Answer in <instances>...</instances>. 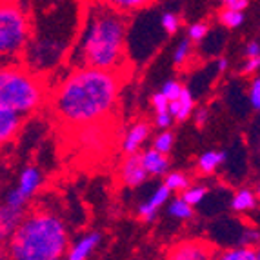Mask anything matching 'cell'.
<instances>
[{"label":"cell","mask_w":260,"mask_h":260,"mask_svg":"<svg viewBox=\"0 0 260 260\" xmlns=\"http://www.w3.org/2000/svg\"><path fill=\"white\" fill-rule=\"evenodd\" d=\"M124 77L126 70L77 68L53 93V115L71 127L96 124L117 106Z\"/></svg>","instance_id":"cell-1"},{"label":"cell","mask_w":260,"mask_h":260,"mask_svg":"<svg viewBox=\"0 0 260 260\" xmlns=\"http://www.w3.org/2000/svg\"><path fill=\"white\" fill-rule=\"evenodd\" d=\"M126 37L127 15L95 0L84 15L71 64L77 68L126 70Z\"/></svg>","instance_id":"cell-2"},{"label":"cell","mask_w":260,"mask_h":260,"mask_svg":"<svg viewBox=\"0 0 260 260\" xmlns=\"http://www.w3.org/2000/svg\"><path fill=\"white\" fill-rule=\"evenodd\" d=\"M9 260H62L68 251V231L55 213L39 209L24 217L9 239Z\"/></svg>","instance_id":"cell-3"},{"label":"cell","mask_w":260,"mask_h":260,"mask_svg":"<svg viewBox=\"0 0 260 260\" xmlns=\"http://www.w3.org/2000/svg\"><path fill=\"white\" fill-rule=\"evenodd\" d=\"M46 96V86L39 73L26 66L9 64L0 73V108H8L20 115L39 109Z\"/></svg>","instance_id":"cell-4"},{"label":"cell","mask_w":260,"mask_h":260,"mask_svg":"<svg viewBox=\"0 0 260 260\" xmlns=\"http://www.w3.org/2000/svg\"><path fill=\"white\" fill-rule=\"evenodd\" d=\"M29 42V20L15 0H2L0 8V53L18 56Z\"/></svg>","instance_id":"cell-5"},{"label":"cell","mask_w":260,"mask_h":260,"mask_svg":"<svg viewBox=\"0 0 260 260\" xmlns=\"http://www.w3.org/2000/svg\"><path fill=\"white\" fill-rule=\"evenodd\" d=\"M217 251L215 246L208 240L191 239L175 244L168 251L166 260H215Z\"/></svg>","instance_id":"cell-6"},{"label":"cell","mask_w":260,"mask_h":260,"mask_svg":"<svg viewBox=\"0 0 260 260\" xmlns=\"http://www.w3.org/2000/svg\"><path fill=\"white\" fill-rule=\"evenodd\" d=\"M39 186H40V171L37 168H26L20 175L17 189H13L8 195L6 204L11 206V208L24 209L26 202L31 199V195L39 189Z\"/></svg>","instance_id":"cell-7"},{"label":"cell","mask_w":260,"mask_h":260,"mask_svg":"<svg viewBox=\"0 0 260 260\" xmlns=\"http://www.w3.org/2000/svg\"><path fill=\"white\" fill-rule=\"evenodd\" d=\"M148 169L144 166L142 155L139 153H131V155L126 156V160L122 162L120 166V180L126 186L129 187H137L146 180L148 177Z\"/></svg>","instance_id":"cell-8"},{"label":"cell","mask_w":260,"mask_h":260,"mask_svg":"<svg viewBox=\"0 0 260 260\" xmlns=\"http://www.w3.org/2000/svg\"><path fill=\"white\" fill-rule=\"evenodd\" d=\"M20 113L8 108H0V139H2V142L6 144L9 140H13L15 135L20 129Z\"/></svg>","instance_id":"cell-9"},{"label":"cell","mask_w":260,"mask_h":260,"mask_svg":"<svg viewBox=\"0 0 260 260\" xmlns=\"http://www.w3.org/2000/svg\"><path fill=\"white\" fill-rule=\"evenodd\" d=\"M24 209L11 208V206L4 204L2 211H0V231H2V239H8L17 231V228L24 220Z\"/></svg>","instance_id":"cell-10"},{"label":"cell","mask_w":260,"mask_h":260,"mask_svg":"<svg viewBox=\"0 0 260 260\" xmlns=\"http://www.w3.org/2000/svg\"><path fill=\"white\" fill-rule=\"evenodd\" d=\"M149 131H151V127H149L148 122H137V124H133V126L127 129L126 139H124V142H122L124 151H126L127 155L137 153V149L142 146L144 140L148 139Z\"/></svg>","instance_id":"cell-11"},{"label":"cell","mask_w":260,"mask_h":260,"mask_svg":"<svg viewBox=\"0 0 260 260\" xmlns=\"http://www.w3.org/2000/svg\"><path fill=\"white\" fill-rule=\"evenodd\" d=\"M169 191L171 189H169L166 184L162 187H158V189L151 195V199L146 200V202L139 208V217L142 218V220H153V217H155V213L158 211V208L168 200Z\"/></svg>","instance_id":"cell-12"},{"label":"cell","mask_w":260,"mask_h":260,"mask_svg":"<svg viewBox=\"0 0 260 260\" xmlns=\"http://www.w3.org/2000/svg\"><path fill=\"white\" fill-rule=\"evenodd\" d=\"M99 242H100L99 233H89L86 237H82V239L71 247V251L68 253V260H87V256L91 255Z\"/></svg>","instance_id":"cell-13"},{"label":"cell","mask_w":260,"mask_h":260,"mask_svg":"<svg viewBox=\"0 0 260 260\" xmlns=\"http://www.w3.org/2000/svg\"><path fill=\"white\" fill-rule=\"evenodd\" d=\"M142 160H144V166H146L149 175H164L169 168L168 156H166L164 153L156 151L155 148L144 153Z\"/></svg>","instance_id":"cell-14"},{"label":"cell","mask_w":260,"mask_h":260,"mask_svg":"<svg viewBox=\"0 0 260 260\" xmlns=\"http://www.w3.org/2000/svg\"><path fill=\"white\" fill-rule=\"evenodd\" d=\"M169 111L177 120H186L189 117L191 111H193V96H191L189 89L184 87L182 95L178 96L177 100H173V102H169Z\"/></svg>","instance_id":"cell-15"},{"label":"cell","mask_w":260,"mask_h":260,"mask_svg":"<svg viewBox=\"0 0 260 260\" xmlns=\"http://www.w3.org/2000/svg\"><path fill=\"white\" fill-rule=\"evenodd\" d=\"M153 108H155V117H156V126L158 127H168L173 120V115L169 111V100L164 96V93H156L153 96Z\"/></svg>","instance_id":"cell-16"},{"label":"cell","mask_w":260,"mask_h":260,"mask_svg":"<svg viewBox=\"0 0 260 260\" xmlns=\"http://www.w3.org/2000/svg\"><path fill=\"white\" fill-rule=\"evenodd\" d=\"M102 4L109 6V8L122 11V13H135V11H140V9H146L148 6H151L155 0H99Z\"/></svg>","instance_id":"cell-17"},{"label":"cell","mask_w":260,"mask_h":260,"mask_svg":"<svg viewBox=\"0 0 260 260\" xmlns=\"http://www.w3.org/2000/svg\"><path fill=\"white\" fill-rule=\"evenodd\" d=\"M215 260H256V249H253L251 246L230 247V249L217 253Z\"/></svg>","instance_id":"cell-18"},{"label":"cell","mask_w":260,"mask_h":260,"mask_svg":"<svg viewBox=\"0 0 260 260\" xmlns=\"http://www.w3.org/2000/svg\"><path fill=\"white\" fill-rule=\"evenodd\" d=\"M255 206H256V195L251 189L237 191L235 197H233V200H231V208L239 213L249 211V209H253Z\"/></svg>","instance_id":"cell-19"},{"label":"cell","mask_w":260,"mask_h":260,"mask_svg":"<svg viewBox=\"0 0 260 260\" xmlns=\"http://www.w3.org/2000/svg\"><path fill=\"white\" fill-rule=\"evenodd\" d=\"M225 155L220 151H208L204 153V155L199 158V171H202V173H213L215 169L218 168V166L224 162Z\"/></svg>","instance_id":"cell-20"},{"label":"cell","mask_w":260,"mask_h":260,"mask_svg":"<svg viewBox=\"0 0 260 260\" xmlns=\"http://www.w3.org/2000/svg\"><path fill=\"white\" fill-rule=\"evenodd\" d=\"M218 20L222 22V26L235 29V27H239L244 22V11H235V9L224 8L220 13H218Z\"/></svg>","instance_id":"cell-21"},{"label":"cell","mask_w":260,"mask_h":260,"mask_svg":"<svg viewBox=\"0 0 260 260\" xmlns=\"http://www.w3.org/2000/svg\"><path fill=\"white\" fill-rule=\"evenodd\" d=\"M169 213H171L175 218H178V220H186V218H189L191 215H193V209H191V204H187L186 200L180 197V199H177V200L171 202V206H169Z\"/></svg>","instance_id":"cell-22"},{"label":"cell","mask_w":260,"mask_h":260,"mask_svg":"<svg viewBox=\"0 0 260 260\" xmlns=\"http://www.w3.org/2000/svg\"><path fill=\"white\" fill-rule=\"evenodd\" d=\"M191 55V40L189 39H184L182 42L178 44L177 49H175V55H173V60L177 66H184L187 62Z\"/></svg>","instance_id":"cell-23"},{"label":"cell","mask_w":260,"mask_h":260,"mask_svg":"<svg viewBox=\"0 0 260 260\" xmlns=\"http://www.w3.org/2000/svg\"><path fill=\"white\" fill-rule=\"evenodd\" d=\"M208 31H209V26L206 22H195V24H191V26L187 27V39H189L191 42H200V40L208 35Z\"/></svg>","instance_id":"cell-24"},{"label":"cell","mask_w":260,"mask_h":260,"mask_svg":"<svg viewBox=\"0 0 260 260\" xmlns=\"http://www.w3.org/2000/svg\"><path fill=\"white\" fill-rule=\"evenodd\" d=\"M206 193H208V189H206L204 186H195V187H189V189L184 191V193H182V199L186 200L187 204L195 206V204H199L200 200L204 199Z\"/></svg>","instance_id":"cell-25"},{"label":"cell","mask_w":260,"mask_h":260,"mask_svg":"<svg viewBox=\"0 0 260 260\" xmlns=\"http://www.w3.org/2000/svg\"><path fill=\"white\" fill-rule=\"evenodd\" d=\"M160 24H162V27H164L166 33L173 35V33H177L178 26H180V20H178V17L175 13H171V11H166V13L162 15V18H160Z\"/></svg>","instance_id":"cell-26"},{"label":"cell","mask_w":260,"mask_h":260,"mask_svg":"<svg viewBox=\"0 0 260 260\" xmlns=\"http://www.w3.org/2000/svg\"><path fill=\"white\" fill-rule=\"evenodd\" d=\"M173 140H175V139H173V135L166 131V133H160L158 137H156V139H155V144H153V146H155L156 151H160V153H164V155H168V153L171 151Z\"/></svg>","instance_id":"cell-27"},{"label":"cell","mask_w":260,"mask_h":260,"mask_svg":"<svg viewBox=\"0 0 260 260\" xmlns=\"http://www.w3.org/2000/svg\"><path fill=\"white\" fill-rule=\"evenodd\" d=\"M187 178L184 177L182 173H171L166 177V186L169 187L171 191H180V189H186L187 187Z\"/></svg>","instance_id":"cell-28"},{"label":"cell","mask_w":260,"mask_h":260,"mask_svg":"<svg viewBox=\"0 0 260 260\" xmlns=\"http://www.w3.org/2000/svg\"><path fill=\"white\" fill-rule=\"evenodd\" d=\"M182 89L184 87L180 86L177 80H168V82L164 84V87H162V93H164V96L169 102H173V100H177L178 96L182 95Z\"/></svg>","instance_id":"cell-29"},{"label":"cell","mask_w":260,"mask_h":260,"mask_svg":"<svg viewBox=\"0 0 260 260\" xmlns=\"http://www.w3.org/2000/svg\"><path fill=\"white\" fill-rule=\"evenodd\" d=\"M249 96H251V104L255 109H258L260 111V78H255L251 84V93H249Z\"/></svg>","instance_id":"cell-30"},{"label":"cell","mask_w":260,"mask_h":260,"mask_svg":"<svg viewBox=\"0 0 260 260\" xmlns=\"http://www.w3.org/2000/svg\"><path fill=\"white\" fill-rule=\"evenodd\" d=\"M222 6L225 9H235V11H244L249 6V0H222Z\"/></svg>","instance_id":"cell-31"},{"label":"cell","mask_w":260,"mask_h":260,"mask_svg":"<svg viewBox=\"0 0 260 260\" xmlns=\"http://www.w3.org/2000/svg\"><path fill=\"white\" fill-rule=\"evenodd\" d=\"M260 68V56H255V58H247V62L244 64L242 68V73L244 75H251L255 71H258Z\"/></svg>","instance_id":"cell-32"},{"label":"cell","mask_w":260,"mask_h":260,"mask_svg":"<svg viewBox=\"0 0 260 260\" xmlns=\"http://www.w3.org/2000/svg\"><path fill=\"white\" fill-rule=\"evenodd\" d=\"M246 56L247 58H255V56H260V44L258 42H249L246 46Z\"/></svg>","instance_id":"cell-33"},{"label":"cell","mask_w":260,"mask_h":260,"mask_svg":"<svg viewBox=\"0 0 260 260\" xmlns=\"http://www.w3.org/2000/svg\"><path fill=\"white\" fill-rule=\"evenodd\" d=\"M206 120H208V111H206V109H200V111L197 113V126H204Z\"/></svg>","instance_id":"cell-34"},{"label":"cell","mask_w":260,"mask_h":260,"mask_svg":"<svg viewBox=\"0 0 260 260\" xmlns=\"http://www.w3.org/2000/svg\"><path fill=\"white\" fill-rule=\"evenodd\" d=\"M217 68H218V71H225L228 70V60H225V58H218V64H217Z\"/></svg>","instance_id":"cell-35"},{"label":"cell","mask_w":260,"mask_h":260,"mask_svg":"<svg viewBox=\"0 0 260 260\" xmlns=\"http://www.w3.org/2000/svg\"><path fill=\"white\" fill-rule=\"evenodd\" d=\"M256 260H260V244L256 246Z\"/></svg>","instance_id":"cell-36"},{"label":"cell","mask_w":260,"mask_h":260,"mask_svg":"<svg viewBox=\"0 0 260 260\" xmlns=\"http://www.w3.org/2000/svg\"><path fill=\"white\" fill-rule=\"evenodd\" d=\"M256 197L260 199V186H258V189H256Z\"/></svg>","instance_id":"cell-37"}]
</instances>
